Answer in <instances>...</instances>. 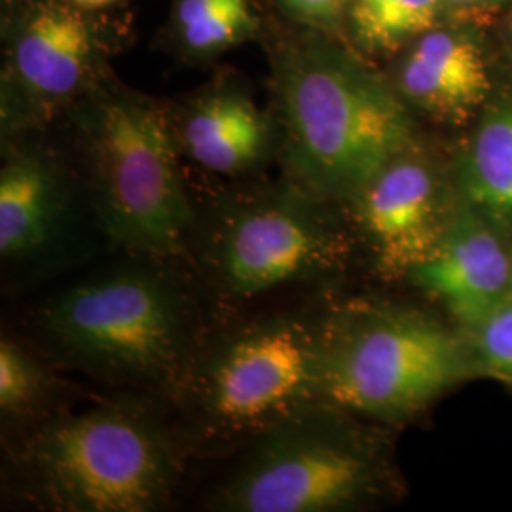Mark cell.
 <instances>
[{
    "label": "cell",
    "mask_w": 512,
    "mask_h": 512,
    "mask_svg": "<svg viewBox=\"0 0 512 512\" xmlns=\"http://www.w3.org/2000/svg\"><path fill=\"white\" fill-rule=\"evenodd\" d=\"M467 194L494 222L512 226V107L492 110L476 131L467 162Z\"/></svg>",
    "instance_id": "15"
},
{
    "label": "cell",
    "mask_w": 512,
    "mask_h": 512,
    "mask_svg": "<svg viewBox=\"0 0 512 512\" xmlns=\"http://www.w3.org/2000/svg\"><path fill=\"white\" fill-rule=\"evenodd\" d=\"M444 0H355L353 23L370 48H389L427 31Z\"/></svg>",
    "instance_id": "16"
},
{
    "label": "cell",
    "mask_w": 512,
    "mask_h": 512,
    "mask_svg": "<svg viewBox=\"0 0 512 512\" xmlns=\"http://www.w3.org/2000/svg\"><path fill=\"white\" fill-rule=\"evenodd\" d=\"M291 183L349 203L412 147L403 101L372 74L319 50L296 52L279 78Z\"/></svg>",
    "instance_id": "4"
},
{
    "label": "cell",
    "mask_w": 512,
    "mask_h": 512,
    "mask_svg": "<svg viewBox=\"0 0 512 512\" xmlns=\"http://www.w3.org/2000/svg\"><path fill=\"white\" fill-rule=\"evenodd\" d=\"M332 203L291 183L198 217L196 266L205 293L241 304L330 274L346 251Z\"/></svg>",
    "instance_id": "6"
},
{
    "label": "cell",
    "mask_w": 512,
    "mask_h": 512,
    "mask_svg": "<svg viewBox=\"0 0 512 512\" xmlns=\"http://www.w3.org/2000/svg\"><path fill=\"white\" fill-rule=\"evenodd\" d=\"M469 353L484 376L512 385V294L469 327Z\"/></svg>",
    "instance_id": "19"
},
{
    "label": "cell",
    "mask_w": 512,
    "mask_h": 512,
    "mask_svg": "<svg viewBox=\"0 0 512 512\" xmlns=\"http://www.w3.org/2000/svg\"><path fill=\"white\" fill-rule=\"evenodd\" d=\"M181 139L188 156L203 169L236 175L266 154L270 124L247 95L213 93L188 112Z\"/></svg>",
    "instance_id": "13"
},
{
    "label": "cell",
    "mask_w": 512,
    "mask_h": 512,
    "mask_svg": "<svg viewBox=\"0 0 512 512\" xmlns=\"http://www.w3.org/2000/svg\"><path fill=\"white\" fill-rule=\"evenodd\" d=\"M179 21L184 40L198 50L226 46L249 27L247 0H183Z\"/></svg>",
    "instance_id": "18"
},
{
    "label": "cell",
    "mask_w": 512,
    "mask_h": 512,
    "mask_svg": "<svg viewBox=\"0 0 512 512\" xmlns=\"http://www.w3.org/2000/svg\"><path fill=\"white\" fill-rule=\"evenodd\" d=\"M368 247L387 274H408L433 255L448 215L437 179L410 150L384 167L351 200Z\"/></svg>",
    "instance_id": "9"
},
{
    "label": "cell",
    "mask_w": 512,
    "mask_h": 512,
    "mask_svg": "<svg viewBox=\"0 0 512 512\" xmlns=\"http://www.w3.org/2000/svg\"><path fill=\"white\" fill-rule=\"evenodd\" d=\"M444 2H452V4H480L486 0H444Z\"/></svg>",
    "instance_id": "22"
},
{
    "label": "cell",
    "mask_w": 512,
    "mask_h": 512,
    "mask_svg": "<svg viewBox=\"0 0 512 512\" xmlns=\"http://www.w3.org/2000/svg\"><path fill=\"white\" fill-rule=\"evenodd\" d=\"M76 6L80 8H88V10H95V8H103V6H109L114 4L116 0H73Z\"/></svg>",
    "instance_id": "21"
},
{
    "label": "cell",
    "mask_w": 512,
    "mask_h": 512,
    "mask_svg": "<svg viewBox=\"0 0 512 512\" xmlns=\"http://www.w3.org/2000/svg\"><path fill=\"white\" fill-rule=\"evenodd\" d=\"M12 478L44 511H164L181 446L152 406L128 397L44 421L12 456Z\"/></svg>",
    "instance_id": "1"
},
{
    "label": "cell",
    "mask_w": 512,
    "mask_h": 512,
    "mask_svg": "<svg viewBox=\"0 0 512 512\" xmlns=\"http://www.w3.org/2000/svg\"><path fill=\"white\" fill-rule=\"evenodd\" d=\"M401 86L421 109L461 114L484 101L490 80L484 57L471 40L429 33L406 59Z\"/></svg>",
    "instance_id": "14"
},
{
    "label": "cell",
    "mask_w": 512,
    "mask_h": 512,
    "mask_svg": "<svg viewBox=\"0 0 512 512\" xmlns=\"http://www.w3.org/2000/svg\"><path fill=\"white\" fill-rule=\"evenodd\" d=\"M90 150L92 215L110 245L133 256L183 255L198 213L164 114L128 95L110 97L92 110Z\"/></svg>",
    "instance_id": "7"
},
{
    "label": "cell",
    "mask_w": 512,
    "mask_h": 512,
    "mask_svg": "<svg viewBox=\"0 0 512 512\" xmlns=\"http://www.w3.org/2000/svg\"><path fill=\"white\" fill-rule=\"evenodd\" d=\"M471 368L469 348L433 317L397 306L357 308L325 319L319 401L348 414L404 420Z\"/></svg>",
    "instance_id": "5"
},
{
    "label": "cell",
    "mask_w": 512,
    "mask_h": 512,
    "mask_svg": "<svg viewBox=\"0 0 512 512\" xmlns=\"http://www.w3.org/2000/svg\"><path fill=\"white\" fill-rule=\"evenodd\" d=\"M285 2L293 8V12L304 18L327 21L334 18L349 0H285Z\"/></svg>",
    "instance_id": "20"
},
{
    "label": "cell",
    "mask_w": 512,
    "mask_h": 512,
    "mask_svg": "<svg viewBox=\"0 0 512 512\" xmlns=\"http://www.w3.org/2000/svg\"><path fill=\"white\" fill-rule=\"evenodd\" d=\"M412 277L469 329L512 294V253L475 205L448 215L437 249Z\"/></svg>",
    "instance_id": "10"
},
{
    "label": "cell",
    "mask_w": 512,
    "mask_h": 512,
    "mask_svg": "<svg viewBox=\"0 0 512 512\" xmlns=\"http://www.w3.org/2000/svg\"><path fill=\"white\" fill-rule=\"evenodd\" d=\"M90 31L84 19L63 8L40 10L16 44L19 88L31 105H54L82 84L90 61Z\"/></svg>",
    "instance_id": "12"
},
{
    "label": "cell",
    "mask_w": 512,
    "mask_h": 512,
    "mask_svg": "<svg viewBox=\"0 0 512 512\" xmlns=\"http://www.w3.org/2000/svg\"><path fill=\"white\" fill-rule=\"evenodd\" d=\"M69 194L54 167L35 154L12 156L0 173V256L10 268H38L73 232Z\"/></svg>",
    "instance_id": "11"
},
{
    "label": "cell",
    "mask_w": 512,
    "mask_h": 512,
    "mask_svg": "<svg viewBox=\"0 0 512 512\" xmlns=\"http://www.w3.org/2000/svg\"><path fill=\"white\" fill-rule=\"evenodd\" d=\"M165 260L137 255L55 294L38 315L48 346L103 380L171 393L200 342L190 287Z\"/></svg>",
    "instance_id": "2"
},
{
    "label": "cell",
    "mask_w": 512,
    "mask_h": 512,
    "mask_svg": "<svg viewBox=\"0 0 512 512\" xmlns=\"http://www.w3.org/2000/svg\"><path fill=\"white\" fill-rule=\"evenodd\" d=\"M325 319L274 311L200 342L169 393L200 450L251 444L279 421L319 401Z\"/></svg>",
    "instance_id": "3"
},
{
    "label": "cell",
    "mask_w": 512,
    "mask_h": 512,
    "mask_svg": "<svg viewBox=\"0 0 512 512\" xmlns=\"http://www.w3.org/2000/svg\"><path fill=\"white\" fill-rule=\"evenodd\" d=\"M50 376L37 359L12 338L0 342V412L23 420L37 412L50 391Z\"/></svg>",
    "instance_id": "17"
},
{
    "label": "cell",
    "mask_w": 512,
    "mask_h": 512,
    "mask_svg": "<svg viewBox=\"0 0 512 512\" xmlns=\"http://www.w3.org/2000/svg\"><path fill=\"white\" fill-rule=\"evenodd\" d=\"M315 401L279 421L247 452L209 499L219 512H332L376 494L384 465L370 442Z\"/></svg>",
    "instance_id": "8"
}]
</instances>
